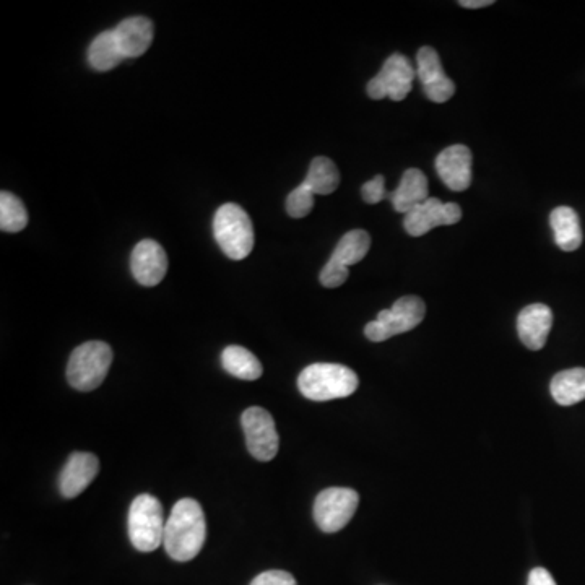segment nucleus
Instances as JSON below:
<instances>
[{"label":"nucleus","mask_w":585,"mask_h":585,"mask_svg":"<svg viewBox=\"0 0 585 585\" xmlns=\"http://www.w3.org/2000/svg\"><path fill=\"white\" fill-rule=\"evenodd\" d=\"M251 585H296V581L290 572L272 569V571H265L259 574L251 582Z\"/></svg>","instance_id":"cd10ccee"},{"label":"nucleus","mask_w":585,"mask_h":585,"mask_svg":"<svg viewBox=\"0 0 585 585\" xmlns=\"http://www.w3.org/2000/svg\"><path fill=\"white\" fill-rule=\"evenodd\" d=\"M126 59L114 31H104L88 48V62L98 72H108Z\"/></svg>","instance_id":"aec40b11"},{"label":"nucleus","mask_w":585,"mask_h":585,"mask_svg":"<svg viewBox=\"0 0 585 585\" xmlns=\"http://www.w3.org/2000/svg\"><path fill=\"white\" fill-rule=\"evenodd\" d=\"M527 585H556V582L545 568H535L529 574Z\"/></svg>","instance_id":"c85d7f7f"},{"label":"nucleus","mask_w":585,"mask_h":585,"mask_svg":"<svg viewBox=\"0 0 585 585\" xmlns=\"http://www.w3.org/2000/svg\"><path fill=\"white\" fill-rule=\"evenodd\" d=\"M100 472V460L90 452H75L70 455L61 478H59V490L67 499L77 498L90 486Z\"/></svg>","instance_id":"4468645a"},{"label":"nucleus","mask_w":585,"mask_h":585,"mask_svg":"<svg viewBox=\"0 0 585 585\" xmlns=\"http://www.w3.org/2000/svg\"><path fill=\"white\" fill-rule=\"evenodd\" d=\"M361 197H363L366 204H379V202L386 199L387 191L384 176H376V178L363 184Z\"/></svg>","instance_id":"bb28decb"},{"label":"nucleus","mask_w":585,"mask_h":585,"mask_svg":"<svg viewBox=\"0 0 585 585\" xmlns=\"http://www.w3.org/2000/svg\"><path fill=\"white\" fill-rule=\"evenodd\" d=\"M426 316V306L418 296H403L390 309L377 314L374 321L364 327V335L371 342H386L395 335L405 334L420 325Z\"/></svg>","instance_id":"423d86ee"},{"label":"nucleus","mask_w":585,"mask_h":585,"mask_svg":"<svg viewBox=\"0 0 585 585\" xmlns=\"http://www.w3.org/2000/svg\"><path fill=\"white\" fill-rule=\"evenodd\" d=\"M415 75L412 62L408 61L407 57L403 54H392L382 65L381 72L373 80H369V98L403 101L412 91Z\"/></svg>","instance_id":"6e6552de"},{"label":"nucleus","mask_w":585,"mask_h":585,"mask_svg":"<svg viewBox=\"0 0 585 585\" xmlns=\"http://www.w3.org/2000/svg\"><path fill=\"white\" fill-rule=\"evenodd\" d=\"M429 199L428 179L420 169H407L403 173L399 187L390 194L395 212L407 215L410 210L418 207Z\"/></svg>","instance_id":"f3484780"},{"label":"nucleus","mask_w":585,"mask_h":585,"mask_svg":"<svg viewBox=\"0 0 585 585\" xmlns=\"http://www.w3.org/2000/svg\"><path fill=\"white\" fill-rule=\"evenodd\" d=\"M416 75L423 91L433 103H446L455 93V83L442 69L441 57L433 48L425 46L416 54Z\"/></svg>","instance_id":"9b49d317"},{"label":"nucleus","mask_w":585,"mask_h":585,"mask_svg":"<svg viewBox=\"0 0 585 585\" xmlns=\"http://www.w3.org/2000/svg\"><path fill=\"white\" fill-rule=\"evenodd\" d=\"M436 171L451 191H467L472 184V152L465 145H452L436 158Z\"/></svg>","instance_id":"ddd939ff"},{"label":"nucleus","mask_w":585,"mask_h":585,"mask_svg":"<svg viewBox=\"0 0 585 585\" xmlns=\"http://www.w3.org/2000/svg\"><path fill=\"white\" fill-rule=\"evenodd\" d=\"M371 247V236L364 230L348 231L335 247L332 259L337 260L345 267L358 264L366 257Z\"/></svg>","instance_id":"5701e85b"},{"label":"nucleus","mask_w":585,"mask_h":585,"mask_svg":"<svg viewBox=\"0 0 585 585\" xmlns=\"http://www.w3.org/2000/svg\"><path fill=\"white\" fill-rule=\"evenodd\" d=\"M360 504V494L351 488H327L317 494L314 503V520L325 533L345 529L351 517L355 516Z\"/></svg>","instance_id":"0eeeda50"},{"label":"nucleus","mask_w":585,"mask_h":585,"mask_svg":"<svg viewBox=\"0 0 585 585\" xmlns=\"http://www.w3.org/2000/svg\"><path fill=\"white\" fill-rule=\"evenodd\" d=\"M348 275H350L348 267L330 257L329 262L325 264L321 275H319V280H321L322 286H325V288H338V286H342L343 283L347 282Z\"/></svg>","instance_id":"a878e982"},{"label":"nucleus","mask_w":585,"mask_h":585,"mask_svg":"<svg viewBox=\"0 0 585 585\" xmlns=\"http://www.w3.org/2000/svg\"><path fill=\"white\" fill-rule=\"evenodd\" d=\"M28 225V212L17 195L4 191L0 194V230L18 233Z\"/></svg>","instance_id":"b1692460"},{"label":"nucleus","mask_w":585,"mask_h":585,"mask_svg":"<svg viewBox=\"0 0 585 585\" xmlns=\"http://www.w3.org/2000/svg\"><path fill=\"white\" fill-rule=\"evenodd\" d=\"M551 395L556 403L571 407L585 400V368L566 369L551 379Z\"/></svg>","instance_id":"6ab92c4d"},{"label":"nucleus","mask_w":585,"mask_h":585,"mask_svg":"<svg viewBox=\"0 0 585 585\" xmlns=\"http://www.w3.org/2000/svg\"><path fill=\"white\" fill-rule=\"evenodd\" d=\"M207 537L204 511L195 499L184 498L174 504L171 516L166 519V551L176 561H191L204 548Z\"/></svg>","instance_id":"f257e3e1"},{"label":"nucleus","mask_w":585,"mask_h":585,"mask_svg":"<svg viewBox=\"0 0 585 585\" xmlns=\"http://www.w3.org/2000/svg\"><path fill=\"white\" fill-rule=\"evenodd\" d=\"M130 270L140 285H158L168 272L165 249L153 239H143L132 251Z\"/></svg>","instance_id":"f8f14e48"},{"label":"nucleus","mask_w":585,"mask_h":585,"mask_svg":"<svg viewBox=\"0 0 585 585\" xmlns=\"http://www.w3.org/2000/svg\"><path fill=\"white\" fill-rule=\"evenodd\" d=\"M550 225L555 243L566 252L576 251L582 244V228L579 215L571 207H558L551 212Z\"/></svg>","instance_id":"a211bd4d"},{"label":"nucleus","mask_w":585,"mask_h":585,"mask_svg":"<svg viewBox=\"0 0 585 585\" xmlns=\"http://www.w3.org/2000/svg\"><path fill=\"white\" fill-rule=\"evenodd\" d=\"M358 376L343 364L316 363L303 369L298 377V389L303 397L314 402L345 399L358 389Z\"/></svg>","instance_id":"f03ea898"},{"label":"nucleus","mask_w":585,"mask_h":585,"mask_svg":"<svg viewBox=\"0 0 585 585\" xmlns=\"http://www.w3.org/2000/svg\"><path fill=\"white\" fill-rule=\"evenodd\" d=\"M213 234L226 257L246 259L254 249V226L244 208L225 204L218 208L213 218Z\"/></svg>","instance_id":"7ed1b4c3"},{"label":"nucleus","mask_w":585,"mask_h":585,"mask_svg":"<svg viewBox=\"0 0 585 585\" xmlns=\"http://www.w3.org/2000/svg\"><path fill=\"white\" fill-rule=\"evenodd\" d=\"M553 325V312L546 304H530L517 317V332L520 342L529 350L538 351L545 347Z\"/></svg>","instance_id":"2eb2a0df"},{"label":"nucleus","mask_w":585,"mask_h":585,"mask_svg":"<svg viewBox=\"0 0 585 585\" xmlns=\"http://www.w3.org/2000/svg\"><path fill=\"white\" fill-rule=\"evenodd\" d=\"M113 364V350L108 343L87 342L75 348L67 364L70 386L82 392L98 389Z\"/></svg>","instance_id":"39448f33"},{"label":"nucleus","mask_w":585,"mask_h":585,"mask_svg":"<svg viewBox=\"0 0 585 585\" xmlns=\"http://www.w3.org/2000/svg\"><path fill=\"white\" fill-rule=\"evenodd\" d=\"M221 364L226 373L243 379V381H256L262 376V364L252 355L251 351L238 345L226 347L221 353Z\"/></svg>","instance_id":"412c9836"},{"label":"nucleus","mask_w":585,"mask_h":585,"mask_svg":"<svg viewBox=\"0 0 585 585\" xmlns=\"http://www.w3.org/2000/svg\"><path fill=\"white\" fill-rule=\"evenodd\" d=\"M314 207V192L303 182L286 197V212L291 218L308 217Z\"/></svg>","instance_id":"393cba45"},{"label":"nucleus","mask_w":585,"mask_h":585,"mask_svg":"<svg viewBox=\"0 0 585 585\" xmlns=\"http://www.w3.org/2000/svg\"><path fill=\"white\" fill-rule=\"evenodd\" d=\"M113 31L126 59L142 56L153 41V23L145 17L126 18Z\"/></svg>","instance_id":"dca6fc26"},{"label":"nucleus","mask_w":585,"mask_h":585,"mask_svg":"<svg viewBox=\"0 0 585 585\" xmlns=\"http://www.w3.org/2000/svg\"><path fill=\"white\" fill-rule=\"evenodd\" d=\"M462 220V208L457 204H444L436 197H429L426 202L413 208L403 218V226L413 238H420L438 226L455 225Z\"/></svg>","instance_id":"9d476101"},{"label":"nucleus","mask_w":585,"mask_h":585,"mask_svg":"<svg viewBox=\"0 0 585 585\" xmlns=\"http://www.w3.org/2000/svg\"><path fill=\"white\" fill-rule=\"evenodd\" d=\"M314 195H329L337 191L340 184V173L334 161L317 156L309 166L308 176L304 179Z\"/></svg>","instance_id":"4be33fe9"},{"label":"nucleus","mask_w":585,"mask_h":585,"mask_svg":"<svg viewBox=\"0 0 585 585\" xmlns=\"http://www.w3.org/2000/svg\"><path fill=\"white\" fill-rule=\"evenodd\" d=\"M129 538L142 553L155 551L165 540L166 520L163 506L152 494H140L129 509Z\"/></svg>","instance_id":"20e7f679"},{"label":"nucleus","mask_w":585,"mask_h":585,"mask_svg":"<svg viewBox=\"0 0 585 585\" xmlns=\"http://www.w3.org/2000/svg\"><path fill=\"white\" fill-rule=\"evenodd\" d=\"M462 7L465 9H481V7H488V5H493V0H462L459 2Z\"/></svg>","instance_id":"c756f323"},{"label":"nucleus","mask_w":585,"mask_h":585,"mask_svg":"<svg viewBox=\"0 0 585 585\" xmlns=\"http://www.w3.org/2000/svg\"><path fill=\"white\" fill-rule=\"evenodd\" d=\"M244 434H246L247 449L254 459L260 462H270L275 459L280 446L277 428L272 415L260 407L247 408L241 418Z\"/></svg>","instance_id":"1a4fd4ad"}]
</instances>
